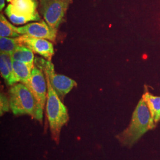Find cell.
Masks as SVG:
<instances>
[{
  "label": "cell",
  "instance_id": "8fae6325",
  "mask_svg": "<svg viewBox=\"0 0 160 160\" xmlns=\"http://www.w3.org/2000/svg\"><path fill=\"white\" fill-rule=\"evenodd\" d=\"M12 60L26 63L33 68L34 67V52L29 48L19 45L12 54Z\"/></svg>",
  "mask_w": 160,
  "mask_h": 160
},
{
  "label": "cell",
  "instance_id": "8992f818",
  "mask_svg": "<svg viewBox=\"0 0 160 160\" xmlns=\"http://www.w3.org/2000/svg\"><path fill=\"white\" fill-rule=\"evenodd\" d=\"M72 0H39V10L45 22L58 30Z\"/></svg>",
  "mask_w": 160,
  "mask_h": 160
},
{
  "label": "cell",
  "instance_id": "2e32d148",
  "mask_svg": "<svg viewBox=\"0 0 160 160\" xmlns=\"http://www.w3.org/2000/svg\"><path fill=\"white\" fill-rule=\"evenodd\" d=\"M10 109V100L4 93H1L0 96V113L1 116L8 112Z\"/></svg>",
  "mask_w": 160,
  "mask_h": 160
},
{
  "label": "cell",
  "instance_id": "5b68a950",
  "mask_svg": "<svg viewBox=\"0 0 160 160\" xmlns=\"http://www.w3.org/2000/svg\"><path fill=\"white\" fill-rule=\"evenodd\" d=\"M34 63L36 67L43 71L49 80L52 88L62 100L74 87L77 86L76 81L69 77L56 74L51 61L37 57L35 58Z\"/></svg>",
  "mask_w": 160,
  "mask_h": 160
},
{
  "label": "cell",
  "instance_id": "7a4b0ae2",
  "mask_svg": "<svg viewBox=\"0 0 160 160\" xmlns=\"http://www.w3.org/2000/svg\"><path fill=\"white\" fill-rule=\"evenodd\" d=\"M10 109L16 116L28 114L42 122L43 109L29 88L23 83L12 86L9 90Z\"/></svg>",
  "mask_w": 160,
  "mask_h": 160
},
{
  "label": "cell",
  "instance_id": "9a60e30c",
  "mask_svg": "<svg viewBox=\"0 0 160 160\" xmlns=\"http://www.w3.org/2000/svg\"><path fill=\"white\" fill-rule=\"evenodd\" d=\"M20 44L17 41V38H9L8 37L0 38V50L1 52L12 55L15 49Z\"/></svg>",
  "mask_w": 160,
  "mask_h": 160
},
{
  "label": "cell",
  "instance_id": "6da1fadb",
  "mask_svg": "<svg viewBox=\"0 0 160 160\" xmlns=\"http://www.w3.org/2000/svg\"><path fill=\"white\" fill-rule=\"evenodd\" d=\"M155 126L150 111L142 98L132 114L130 124L116 137L123 146L131 147L147 132Z\"/></svg>",
  "mask_w": 160,
  "mask_h": 160
},
{
  "label": "cell",
  "instance_id": "ac0fdd59",
  "mask_svg": "<svg viewBox=\"0 0 160 160\" xmlns=\"http://www.w3.org/2000/svg\"><path fill=\"white\" fill-rule=\"evenodd\" d=\"M7 2H10L12 0H7Z\"/></svg>",
  "mask_w": 160,
  "mask_h": 160
},
{
  "label": "cell",
  "instance_id": "7c38bea8",
  "mask_svg": "<svg viewBox=\"0 0 160 160\" xmlns=\"http://www.w3.org/2000/svg\"><path fill=\"white\" fill-rule=\"evenodd\" d=\"M0 71L2 77L8 86H12V55L1 52Z\"/></svg>",
  "mask_w": 160,
  "mask_h": 160
},
{
  "label": "cell",
  "instance_id": "277c9868",
  "mask_svg": "<svg viewBox=\"0 0 160 160\" xmlns=\"http://www.w3.org/2000/svg\"><path fill=\"white\" fill-rule=\"evenodd\" d=\"M5 13L12 23L20 25L31 21H40L38 0H12Z\"/></svg>",
  "mask_w": 160,
  "mask_h": 160
},
{
  "label": "cell",
  "instance_id": "ba28073f",
  "mask_svg": "<svg viewBox=\"0 0 160 160\" xmlns=\"http://www.w3.org/2000/svg\"><path fill=\"white\" fill-rule=\"evenodd\" d=\"M16 30L17 32L21 35H27L52 42L55 41L57 36L58 30L52 28L43 20L17 28Z\"/></svg>",
  "mask_w": 160,
  "mask_h": 160
},
{
  "label": "cell",
  "instance_id": "52a82bcc",
  "mask_svg": "<svg viewBox=\"0 0 160 160\" xmlns=\"http://www.w3.org/2000/svg\"><path fill=\"white\" fill-rule=\"evenodd\" d=\"M33 93L34 97L44 109L47 100L48 85L44 72L38 67L34 66L28 82L25 84Z\"/></svg>",
  "mask_w": 160,
  "mask_h": 160
},
{
  "label": "cell",
  "instance_id": "3957f363",
  "mask_svg": "<svg viewBox=\"0 0 160 160\" xmlns=\"http://www.w3.org/2000/svg\"><path fill=\"white\" fill-rule=\"evenodd\" d=\"M46 77L48 94L46 103V114L49 122L52 138L58 144L61 131L69 119L68 110L52 88L48 78Z\"/></svg>",
  "mask_w": 160,
  "mask_h": 160
},
{
  "label": "cell",
  "instance_id": "4fadbf2b",
  "mask_svg": "<svg viewBox=\"0 0 160 160\" xmlns=\"http://www.w3.org/2000/svg\"><path fill=\"white\" fill-rule=\"evenodd\" d=\"M150 111L155 124L160 119V96H155L149 92H145L142 97Z\"/></svg>",
  "mask_w": 160,
  "mask_h": 160
},
{
  "label": "cell",
  "instance_id": "30bf717a",
  "mask_svg": "<svg viewBox=\"0 0 160 160\" xmlns=\"http://www.w3.org/2000/svg\"><path fill=\"white\" fill-rule=\"evenodd\" d=\"M33 68L26 63L12 60V86L17 82L26 84L30 78Z\"/></svg>",
  "mask_w": 160,
  "mask_h": 160
},
{
  "label": "cell",
  "instance_id": "9c48e42d",
  "mask_svg": "<svg viewBox=\"0 0 160 160\" xmlns=\"http://www.w3.org/2000/svg\"><path fill=\"white\" fill-rule=\"evenodd\" d=\"M20 45L29 48L34 53L45 58L46 60L51 61L54 55L53 45L49 40L31 37L27 35H21L17 38Z\"/></svg>",
  "mask_w": 160,
  "mask_h": 160
},
{
  "label": "cell",
  "instance_id": "5bb4252c",
  "mask_svg": "<svg viewBox=\"0 0 160 160\" xmlns=\"http://www.w3.org/2000/svg\"><path fill=\"white\" fill-rule=\"evenodd\" d=\"M17 27L10 23L4 16L0 14V36L1 37H12L18 38L21 36L17 32Z\"/></svg>",
  "mask_w": 160,
  "mask_h": 160
},
{
  "label": "cell",
  "instance_id": "e0dca14e",
  "mask_svg": "<svg viewBox=\"0 0 160 160\" xmlns=\"http://www.w3.org/2000/svg\"><path fill=\"white\" fill-rule=\"evenodd\" d=\"M4 6H5V1L0 0V10H1V12Z\"/></svg>",
  "mask_w": 160,
  "mask_h": 160
}]
</instances>
